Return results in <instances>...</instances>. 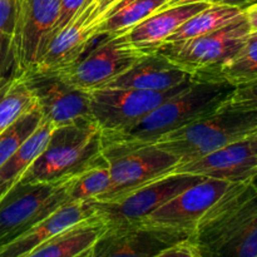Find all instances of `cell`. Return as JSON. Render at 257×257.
<instances>
[{"instance_id": "38", "label": "cell", "mask_w": 257, "mask_h": 257, "mask_svg": "<svg viewBox=\"0 0 257 257\" xmlns=\"http://www.w3.org/2000/svg\"><path fill=\"white\" fill-rule=\"evenodd\" d=\"M88 2H95V0H88Z\"/></svg>"}, {"instance_id": "41", "label": "cell", "mask_w": 257, "mask_h": 257, "mask_svg": "<svg viewBox=\"0 0 257 257\" xmlns=\"http://www.w3.org/2000/svg\"><path fill=\"white\" fill-rule=\"evenodd\" d=\"M256 4H257V3H256Z\"/></svg>"}, {"instance_id": "25", "label": "cell", "mask_w": 257, "mask_h": 257, "mask_svg": "<svg viewBox=\"0 0 257 257\" xmlns=\"http://www.w3.org/2000/svg\"><path fill=\"white\" fill-rule=\"evenodd\" d=\"M42 120V110L35 105L0 133V167L29 140Z\"/></svg>"}, {"instance_id": "15", "label": "cell", "mask_w": 257, "mask_h": 257, "mask_svg": "<svg viewBox=\"0 0 257 257\" xmlns=\"http://www.w3.org/2000/svg\"><path fill=\"white\" fill-rule=\"evenodd\" d=\"M95 5L97 0L85 2L72 22L53 37L44 54L33 70H62L77 62L88 52V48L98 39L93 18Z\"/></svg>"}, {"instance_id": "23", "label": "cell", "mask_w": 257, "mask_h": 257, "mask_svg": "<svg viewBox=\"0 0 257 257\" xmlns=\"http://www.w3.org/2000/svg\"><path fill=\"white\" fill-rule=\"evenodd\" d=\"M37 105L24 74L0 85V133Z\"/></svg>"}, {"instance_id": "6", "label": "cell", "mask_w": 257, "mask_h": 257, "mask_svg": "<svg viewBox=\"0 0 257 257\" xmlns=\"http://www.w3.org/2000/svg\"><path fill=\"white\" fill-rule=\"evenodd\" d=\"M104 37L77 62L57 70L73 87L84 92L104 87L155 50L135 44L128 32Z\"/></svg>"}, {"instance_id": "31", "label": "cell", "mask_w": 257, "mask_h": 257, "mask_svg": "<svg viewBox=\"0 0 257 257\" xmlns=\"http://www.w3.org/2000/svg\"><path fill=\"white\" fill-rule=\"evenodd\" d=\"M197 248L193 241H186L162 251L155 257H197Z\"/></svg>"}, {"instance_id": "2", "label": "cell", "mask_w": 257, "mask_h": 257, "mask_svg": "<svg viewBox=\"0 0 257 257\" xmlns=\"http://www.w3.org/2000/svg\"><path fill=\"white\" fill-rule=\"evenodd\" d=\"M102 131L92 118L54 127L44 150L20 183L54 182L75 175L102 156Z\"/></svg>"}, {"instance_id": "37", "label": "cell", "mask_w": 257, "mask_h": 257, "mask_svg": "<svg viewBox=\"0 0 257 257\" xmlns=\"http://www.w3.org/2000/svg\"><path fill=\"white\" fill-rule=\"evenodd\" d=\"M253 183H255V186H256V188H257V177L255 178V180H253Z\"/></svg>"}, {"instance_id": "18", "label": "cell", "mask_w": 257, "mask_h": 257, "mask_svg": "<svg viewBox=\"0 0 257 257\" xmlns=\"http://www.w3.org/2000/svg\"><path fill=\"white\" fill-rule=\"evenodd\" d=\"M107 228L94 213L53 236L27 257H92L95 242Z\"/></svg>"}, {"instance_id": "3", "label": "cell", "mask_w": 257, "mask_h": 257, "mask_svg": "<svg viewBox=\"0 0 257 257\" xmlns=\"http://www.w3.org/2000/svg\"><path fill=\"white\" fill-rule=\"evenodd\" d=\"M257 133V110L221 107L217 112L156 141L153 146L178 158L180 165L197 160Z\"/></svg>"}, {"instance_id": "21", "label": "cell", "mask_w": 257, "mask_h": 257, "mask_svg": "<svg viewBox=\"0 0 257 257\" xmlns=\"http://www.w3.org/2000/svg\"><path fill=\"white\" fill-rule=\"evenodd\" d=\"M243 13L245 9L240 7L212 3L181 25L166 42H178L210 34L232 23Z\"/></svg>"}, {"instance_id": "27", "label": "cell", "mask_w": 257, "mask_h": 257, "mask_svg": "<svg viewBox=\"0 0 257 257\" xmlns=\"http://www.w3.org/2000/svg\"><path fill=\"white\" fill-rule=\"evenodd\" d=\"M222 107L240 110H257V80L236 87Z\"/></svg>"}, {"instance_id": "8", "label": "cell", "mask_w": 257, "mask_h": 257, "mask_svg": "<svg viewBox=\"0 0 257 257\" xmlns=\"http://www.w3.org/2000/svg\"><path fill=\"white\" fill-rule=\"evenodd\" d=\"M190 82L165 92L112 87L89 90V115L100 128L102 135L122 132L137 124L165 100L181 92Z\"/></svg>"}, {"instance_id": "36", "label": "cell", "mask_w": 257, "mask_h": 257, "mask_svg": "<svg viewBox=\"0 0 257 257\" xmlns=\"http://www.w3.org/2000/svg\"><path fill=\"white\" fill-rule=\"evenodd\" d=\"M250 142H251V146H252L253 151H255V153L257 155V133L250 138Z\"/></svg>"}, {"instance_id": "7", "label": "cell", "mask_w": 257, "mask_h": 257, "mask_svg": "<svg viewBox=\"0 0 257 257\" xmlns=\"http://www.w3.org/2000/svg\"><path fill=\"white\" fill-rule=\"evenodd\" d=\"M103 158L110 173V187L93 202L117 200L132 191L167 176L180 165L178 158L157 146L103 148Z\"/></svg>"}, {"instance_id": "35", "label": "cell", "mask_w": 257, "mask_h": 257, "mask_svg": "<svg viewBox=\"0 0 257 257\" xmlns=\"http://www.w3.org/2000/svg\"><path fill=\"white\" fill-rule=\"evenodd\" d=\"M215 3L218 4H227V5H235V7H240L242 9H246L250 5L256 4L257 0H216Z\"/></svg>"}, {"instance_id": "17", "label": "cell", "mask_w": 257, "mask_h": 257, "mask_svg": "<svg viewBox=\"0 0 257 257\" xmlns=\"http://www.w3.org/2000/svg\"><path fill=\"white\" fill-rule=\"evenodd\" d=\"M94 215L89 202H67L48 217L0 248V257H27L35 248L65 228Z\"/></svg>"}, {"instance_id": "33", "label": "cell", "mask_w": 257, "mask_h": 257, "mask_svg": "<svg viewBox=\"0 0 257 257\" xmlns=\"http://www.w3.org/2000/svg\"><path fill=\"white\" fill-rule=\"evenodd\" d=\"M246 19H247L248 25H250L251 33L257 32V4L250 5L245 9Z\"/></svg>"}, {"instance_id": "40", "label": "cell", "mask_w": 257, "mask_h": 257, "mask_svg": "<svg viewBox=\"0 0 257 257\" xmlns=\"http://www.w3.org/2000/svg\"><path fill=\"white\" fill-rule=\"evenodd\" d=\"M197 257H201V256H200V255H197Z\"/></svg>"}, {"instance_id": "10", "label": "cell", "mask_w": 257, "mask_h": 257, "mask_svg": "<svg viewBox=\"0 0 257 257\" xmlns=\"http://www.w3.org/2000/svg\"><path fill=\"white\" fill-rule=\"evenodd\" d=\"M193 235L145 221L112 226L95 242L92 257H155L178 243L193 241Z\"/></svg>"}, {"instance_id": "19", "label": "cell", "mask_w": 257, "mask_h": 257, "mask_svg": "<svg viewBox=\"0 0 257 257\" xmlns=\"http://www.w3.org/2000/svg\"><path fill=\"white\" fill-rule=\"evenodd\" d=\"M208 5L210 3H195L158 10L132 28L128 32V37L140 47L155 49L166 42L181 25Z\"/></svg>"}, {"instance_id": "26", "label": "cell", "mask_w": 257, "mask_h": 257, "mask_svg": "<svg viewBox=\"0 0 257 257\" xmlns=\"http://www.w3.org/2000/svg\"><path fill=\"white\" fill-rule=\"evenodd\" d=\"M200 256L257 257V216L225 242Z\"/></svg>"}, {"instance_id": "32", "label": "cell", "mask_w": 257, "mask_h": 257, "mask_svg": "<svg viewBox=\"0 0 257 257\" xmlns=\"http://www.w3.org/2000/svg\"><path fill=\"white\" fill-rule=\"evenodd\" d=\"M119 2L120 0H97V5H95V9L93 12V18H94L95 24H97V20L99 18H102L108 10L112 9Z\"/></svg>"}, {"instance_id": "5", "label": "cell", "mask_w": 257, "mask_h": 257, "mask_svg": "<svg viewBox=\"0 0 257 257\" xmlns=\"http://www.w3.org/2000/svg\"><path fill=\"white\" fill-rule=\"evenodd\" d=\"M70 177L54 182L18 183L0 201V248L68 201Z\"/></svg>"}, {"instance_id": "39", "label": "cell", "mask_w": 257, "mask_h": 257, "mask_svg": "<svg viewBox=\"0 0 257 257\" xmlns=\"http://www.w3.org/2000/svg\"><path fill=\"white\" fill-rule=\"evenodd\" d=\"M252 34H256V35H257V32H256V33H252Z\"/></svg>"}, {"instance_id": "1", "label": "cell", "mask_w": 257, "mask_h": 257, "mask_svg": "<svg viewBox=\"0 0 257 257\" xmlns=\"http://www.w3.org/2000/svg\"><path fill=\"white\" fill-rule=\"evenodd\" d=\"M235 88L226 82L191 80L181 92L165 100L133 127L112 135H102L103 148L153 145L163 136L217 112Z\"/></svg>"}, {"instance_id": "29", "label": "cell", "mask_w": 257, "mask_h": 257, "mask_svg": "<svg viewBox=\"0 0 257 257\" xmlns=\"http://www.w3.org/2000/svg\"><path fill=\"white\" fill-rule=\"evenodd\" d=\"M87 0H60L59 4V12H58L57 20H55L54 28L52 30V35H50V40L53 39L55 34L60 32L62 29H64L70 22H72L73 18L78 14L80 9L83 8V5L85 4Z\"/></svg>"}, {"instance_id": "28", "label": "cell", "mask_w": 257, "mask_h": 257, "mask_svg": "<svg viewBox=\"0 0 257 257\" xmlns=\"http://www.w3.org/2000/svg\"><path fill=\"white\" fill-rule=\"evenodd\" d=\"M20 74L13 50L12 34L0 32V85Z\"/></svg>"}, {"instance_id": "11", "label": "cell", "mask_w": 257, "mask_h": 257, "mask_svg": "<svg viewBox=\"0 0 257 257\" xmlns=\"http://www.w3.org/2000/svg\"><path fill=\"white\" fill-rule=\"evenodd\" d=\"M60 0H15L12 42L20 74L35 68L50 42Z\"/></svg>"}, {"instance_id": "16", "label": "cell", "mask_w": 257, "mask_h": 257, "mask_svg": "<svg viewBox=\"0 0 257 257\" xmlns=\"http://www.w3.org/2000/svg\"><path fill=\"white\" fill-rule=\"evenodd\" d=\"M190 80L191 75L187 72L177 67L165 55L152 50L104 87L165 92Z\"/></svg>"}, {"instance_id": "20", "label": "cell", "mask_w": 257, "mask_h": 257, "mask_svg": "<svg viewBox=\"0 0 257 257\" xmlns=\"http://www.w3.org/2000/svg\"><path fill=\"white\" fill-rule=\"evenodd\" d=\"M168 0H120L97 20V37L130 32L148 17L157 13Z\"/></svg>"}, {"instance_id": "34", "label": "cell", "mask_w": 257, "mask_h": 257, "mask_svg": "<svg viewBox=\"0 0 257 257\" xmlns=\"http://www.w3.org/2000/svg\"><path fill=\"white\" fill-rule=\"evenodd\" d=\"M216 0H168L165 5H163L162 9H167V8H173L178 7V5H187V4H195V3H215ZM161 9V10H162Z\"/></svg>"}, {"instance_id": "13", "label": "cell", "mask_w": 257, "mask_h": 257, "mask_svg": "<svg viewBox=\"0 0 257 257\" xmlns=\"http://www.w3.org/2000/svg\"><path fill=\"white\" fill-rule=\"evenodd\" d=\"M231 185L232 183L227 181L203 178L192 187L178 193L143 221L195 233L201 218L227 192Z\"/></svg>"}, {"instance_id": "22", "label": "cell", "mask_w": 257, "mask_h": 257, "mask_svg": "<svg viewBox=\"0 0 257 257\" xmlns=\"http://www.w3.org/2000/svg\"><path fill=\"white\" fill-rule=\"evenodd\" d=\"M109 187V168L103 156H100L94 162L72 176L68 186V201L93 202L105 195Z\"/></svg>"}, {"instance_id": "9", "label": "cell", "mask_w": 257, "mask_h": 257, "mask_svg": "<svg viewBox=\"0 0 257 257\" xmlns=\"http://www.w3.org/2000/svg\"><path fill=\"white\" fill-rule=\"evenodd\" d=\"M203 178L187 173H170L117 200L89 203L94 208L95 215L104 221L107 227L140 222L178 193L192 187Z\"/></svg>"}, {"instance_id": "14", "label": "cell", "mask_w": 257, "mask_h": 257, "mask_svg": "<svg viewBox=\"0 0 257 257\" xmlns=\"http://www.w3.org/2000/svg\"><path fill=\"white\" fill-rule=\"evenodd\" d=\"M172 173H187L231 183L247 182L257 177V155L248 138L178 165Z\"/></svg>"}, {"instance_id": "4", "label": "cell", "mask_w": 257, "mask_h": 257, "mask_svg": "<svg viewBox=\"0 0 257 257\" xmlns=\"http://www.w3.org/2000/svg\"><path fill=\"white\" fill-rule=\"evenodd\" d=\"M251 35L246 15L202 37L166 42L155 48L195 82H217L216 75L223 64L242 48Z\"/></svg>"}, {"instance_id": "24", "label": "cell", "mask_w": 257, "mask_h": 257, "mask_svg": "<svg viewBox=\"0 0 257 257\" xmlns=\"http://www.w3.org/2000/svg\"><path fill=\"white\" fill-rule=\"evenodd\" d=\"M217 82H226L233 87L257 80V35L248 37L240 50L221 67L216 75Z\"/></svg>"}, {"instance_id": "12", "label": "cell", "mask_w": 257, "mask_h": 257, "mask_svg": "<svg viewBox=\"0 0 257 257\" xmlns=\"http://www.w3.org/2000/svg\"><path fill=\"white\" fill-rule=\"evenodd\" d=\"M24 75L43 118L54 127L90 118L89 93L73 87L58 72L30 70Z\"/></svg>"}, {"instance_id": "30", "label": "cell", "mask_w": 257, "mask_h": 257, "mask_svg": "<svg viewBox=\"0 0 257 257\" xmlns=\"http://www.w3.org/2000/svg\"><path fill=\"white\" fill-rule=\"evenodd\" d=\"M15 22V0H0V32L13 35Z\"/></svg>"}]
</instances>
